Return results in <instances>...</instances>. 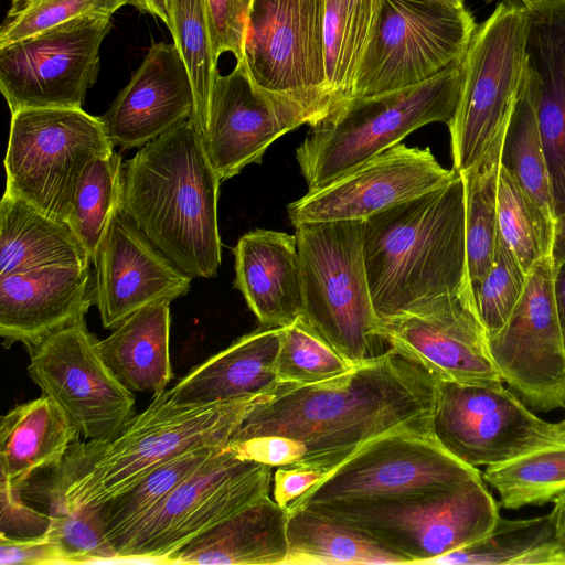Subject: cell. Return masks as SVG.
Returning <instances> with one entry per match:
<instances>
[{
  "label": "cell",
  "mask_w": 565,
  "mask_h": 565,
  "mask_svg": "<svg viewBox=\"0 0 565 565\" xmlns=\"http://www.w3.org/2000/svg\"><path fill=\"white\" fill-rule=\"evenodd\" d=\"M561 431L562 440L565 443V418L557 423Z\"/></svg>",
  "instance_id": "11a10c76"
},
{
  "label": "cell",
  "mask_w": 565,
  "mask_h": 565,
  "mask_svg": "<svg viewBox=\"0 0 565 565\" xmlns=\"http://www.w3.org/2000/svg\"><path fill=\"white\" fill-rule=\"evenodd\" d=\"M551 256L535 263L507 322L488 335L500 376L532 411L565 408V337L553 290Z\"/></svg>",
  "instance_id": "e0dca14e"
},
{
  "label": "cell",
  "mask_w": 565,
  "mask_h": 565,
  "mask_svg": "<svg viewBox=\"0 0 565 565\" xmlns=\"http://www.w3.org/2000/svg\"><path fill=\"white\" fill-rule=\"evenodd\" d=\"M46 533L58 543L68 564L119 562L106 537L97 507H81L67 512L50 511Z\"/></svg>",
  "instance_id": "7bdbcfd3"
},
{
  "label": "cell",
  "mask_w": 565,
  "mask_h": 565,
  "mask_svg": "<svg viewBox=\"0 0 565 565\" xmlns=\"http://www.w3.org/2000/svg\"><path fill=\"white\" fill-rule=\"evenodd\" d=\"M482 477L433 434L399 430L358 449L287 510L324 503H367L455 487Z\"/></svg>",
  "instance_id": "4fadbf2b"
},
{
  "label": "cell",
  "mask_w": 565,
  "mask_h": 565,
  "mask_svg": "<svg viewBox=\"0 0 565 565\" xmlns=\"http://www.w3.org/2000/svg\"><path fill=\"white\" fill-rule=\"evenodd\" d=\"M95 305L115 329L137 310L188 294L192 277L170 260L127 216L114 214L93 258Z\"/></svg>",
  "instance_id": "44dd1931"
},
{
  "label": "cell",
  "mask_w": 565,
  "mask_h": 565,
  "mask_svg": "<svg viewBox=\"0 0 565 565\" xmlns=\"http://www.w3.org/2000/svg\"><path fill=\"white\" fill-rule=\"evenodd\" d=\"M287 511L268 495L172 554L167 564H284Z\"/></svg>",
  "instance_id": "4316f807"
},
{
  "label": "cell",
  "mask_w": 565,
  "mask_h": 565,
  "mask_svg": "<svg viewBox=\"0 0 565 565\" xmlns=\"http://www.w3.org/2000/svg\"><path fill=\"white\" fill-rule=\"evenodd\" d=\"M499 507L480 477L392 500L305 508L369 535L401 555L406 564H429L487 536L500 518Z\"/></svg>",
  "instance_id": "52a82bcc"
},
{
  "label": "cell",
  "mask_w": 565,
  "mask_h": 565,
  "mask_svg": "<svg viewBox=\"0 0 565 565\" xmlns=\"http://www.w3.org/2000/svg\"><path fill=\"white\" fill-rule=\"evenodd\" d=\"M482 478L498 492L504 509L554 502L565 494V443L489 466Z\"/></svg>",
  "instance_id": "836d02e7"
},
{
  "label": "cell",
  "mask_w": 565,
  "mask_h": 565,
  "mask_svg": "<svg viewBox=\"0 0 565 565\" xmlns=\"http://www.w3.org/2000/svg\"><path fill=\"white\" fill-rule=\"evenodd\" d=\"M274 391L200 407L174 405L164 391L116 436L74 441L41 482L40 494L50 511L99 507L183 451L227 446L249 411Z\"/></svg>",
  "instance_id": "7a4b0ae2"
},
{
  "label": "cell",
  "mask_w": 565,
  "mask_h": 565,
  "mask_svg": "<svg viewBox=\"0 0 565 565\" xmlns=\"http://www.w3.org/2000/svg\"><path fill=\"white\" fill-rule=\"evenodd\" d=\"M284 331L285 327L262 326L241 337L167 388L168 399L182 407H200L276 390Z\"/></svg>",
  "instance_id": "d4e9b609"
},
{
  "label": "cell",
  "mask_w": 565,
  "mask_h": 565,
  "mask_svg": "<svg viewBox=\"0 0 565 565\" xmlns=\"http://www.w3.org/2000/svg\"><path fill=\"white\" fill-rule=\"evenodd\" d=\"M273 467L226 448L111 542L119 562L167 564L192 541L270 492Z\"/></svg>",
  "instance_id": "30bf717a"
},
{
  "label": "cell",
  "mask_w": 565,
  "mask_h": 565,
  "mask_svg": "<svg viewBox=\"0 0 565 565\" xmlns=\"http://www.w3.org/2000/svg\"><path fill=\"white\" fill-rule=\"evenodd\" d=\"M501 147L466 172V254L473 296L488 273L498 242L497 177Z\"/></svg>",
  "instance_id": "8d00e7d4"
},
{
  "label": "cell",
  "mask_w": 565,
  "mask_h": 565,
  "mask_svg": "<svg viewBox=\"0 0 565 565\" xmlns=\"http://www.w3.org/2000/svg\"><path fill=\"white\" fill-rule=\"evenodd\" d=\"M79 437L49 396L17 405L0 420V478L21 491L34 472L58 466Z\"/></svg>",
  "instance_id": "83f0119b"
},
{
  "label": "cell",
  "mask_w": 565,
  "mask_h": 565,
  "mask_svg": "<svg viewBox=\"0 0 565 565\" xmlns=\"http://www.w3.org/2000/svg\"><path fill=\"white\" fill-rule=\"evenodd\" d=\"M551 258L554 267L565 262V213L554 222Z\"/></svg>",
  "instance_id": "f5cc1de1"
},
{
  "label": "cell",
  "mask_w": 565,
  "mask_h": 565,
  "mask_svg": "<svg viewBox=\"0 0 565 565\" xmlns=\"http://www.w3.org/2000/svg\"><path fill=\"white\" fill-rule=\"evenodd\" d=\"M111 17L71 19L0 46V90L12 113L82 108L96 83Z\"/></svg>",
  "instance_id": "5bb4252c"
},
{
  "label": "cell",
  "mask_w": 565,
  "mask_h": 565,
  "mask_svg": "<svg viewBox=\"0 0 565 565\" xmlns=\"http://www.w3.org/2000/svg\"><path fill=\"white\" fill-rule=\"evenodd\" d=\"M225 448L226 446H202L183 451L160 465L126 492L97 507L109 542L136 525L181 482Z\"/></svg>",
  "instance_id": "d6a6232c"
},
{
  "label": "cell",
  "mask_w": 565,
  "mask_h": 565,
  "mask_svg": "<svg viewBox=\"0 0 565 565\" xmlns=\"http://www.w3.org/2000/svg\"><path fill=\"white\" fill-rule=\"evenodd\" d=\"M463 77L462 60L425 83L335 103L310 125L296 149L309 191L332 182L427 124L448 126L460 102Z\"/></svg>",
  "instance_id": "5b68a950"
},
{
  "label": "cell",
  "mask_w": 565,
  "mask_h": 565,
  "mask_svg": "<svg viewBox=\"0 0 565 565\" xmlns=\"http://www.w3.org/2000/svg\"><path fill=\"white\" fill-rule=\"evenodd\" d=\"M328 475L322 470L291 465L277 467L274 472V500L286 509Z\"/></svg>",
  "instance_id": "c3c4849f"
},
{
  "label": "cell",
  "mask_w": 565,
  "mask_h": 565,
  "mask_svg": "<svg viewBox=\"0 0 565 565\" xmlns=\"http://www.w3.org/2000/svg\"><path fill=\"white\" fill-rule=\"evenodd\" d=\"M363 254L379 320L440 296H473L463 175L364 220Z\"/></svg>",
  "instance_id": "277c9868"
},
{
  "label": "cell",
  "mask_w": 565,
  "mask_h": 565,
  "mask_svg": "<svg viewBox=\"0 0 565 565\" xmlns=\"http://www.w3.org/2000/svg\"><path fill=\"white\" fill-rule=\"evenodd\" d=\"M500 163L554 224L555 212L546 158L524 76L503 136Z\"/></svg>",
  "instance_id": "d590c367"
},
{
  "label": "cell",
  "mask_w": 565,
  "mask_h": 565,
  "mask_svg": "<svg viewBox=\"0 0 565 565\" xmlns=\"http://www.w3.org/2000/svg\"><path fill=\"white\" fill-rule=\"evenodd\" d=\"M0 564H68L58 545L46 532L34 536L0 533Z\"/></svg>",
  "instance_id": "bcb514c9"
},
{
  "label": "cell",
  "mask_w": 565,
  "mask_h": 565,
  "mask_svg": "<svg viewBox=\"0 0 565 565\" xmlns=\"http://www.w3.org/2000/svg\"><path fill=\"white\" fill-rule=\"evenodd\" d=\"M85 318L28 348L26 371L85 440L116 436L136 415L135 395L104 362Z\"/></svg>",
  "instance_id": "9a60e30c"
},
{
  "label": "cell",
  "mask_w": 565,
  "mask_h": 565,
  "mask_svg": "<svg viewBox=\"0 0 565 565\" xmlns=\"http://www.w3.org/2000/svg\"><path fill=\"white\" fill-rule=\"evenodd\" d=\"M302 319L353 365L388 349L380 333L364 263V220L295 227Z\"/></svg>",
  "instance_id": "8992f818"
},
{
  "label": "cell",
  "mask_w": 565,
  "mask_h": 565,
  "mask_svg": "<svg viewBox=\"0 0 565 565\" xmlns=\"http://www.w3.org/2000/svg\"><path fill=\"white\" fill-rule=\"evenodd\" d=\"M354 367L302 317L285 327L276 359L280 384H316L347 374Z\"/></svg>",
  "instance_id": "ab89813d"
},
{
  "label": "cell",
  "mask_w": 565,
  "mask_h": 565,
  "mask_svg": "<svg viewBox=\"0 0 565 565\" xmlns=\"http://www.w3.org/2000/svg\"><path fill=\"white\" fill-rule=\"evenodd\" d=\"M497 217L500 238L526 275L537 260L551 256L554 224L501 163L497 177Z\"/></svg>",
  "instance_id": "f35d334b"
},
{
  "label": "cell",
  "mask_w": 565,
  "mask_h": 565,
  "mask_svg": "<svg viewBox=\"0 0 565 565\" xmlns=\"http://www.w3.org/2000/svg\"><path fill=\"white\" fill-rule=\"evenodd\" d=\"M253 0H205L215 56L232 53L244 60V42Z\"/></svg>",
  "instance_id": "ee69618b"
},
{
  "label": "cell",
  "mask_w": 565,
  "mask_h": 565,
  "mask_svg": "<svg viewBox=\"0 0 565 565\" xmlns=\"http://www.w3.org/2000/svg\"><path fill=\"white\" fill-rule=\"evenodd\" d=\"M527 10L501 2L479 26L466 52L460 102L448 125L452 169L480 164L503 141L525 67Z\"/></svg>",
  "instance_id": "ba28073f"
},
{
  "label": "cell",
  "mask_w": 565,
  "mask_h": 565,
  "mask_svg": "<svg viewBox=\"0 0 565 565\" xmlns=\"http://www.w3.org/2000/svg\"><path fill=\"white\" fill-rule=\"evenodd\" d=\"M476 28L465 7L440 0H383L351 97L436 77L463 60Z\"/></svg>",
  "instance_id": "8fae6325"
},
{
  "label": "cell",
  "mask_w": 565,
  "mask_h": 565,
  "mask_svg": "<svg viewBox=\"0 0 565 565\" xmlns=\"http://www.w3.org/2000/svg\"><path fill=\"white\" fill-rule=\"evenodd\" d=\"M227 449L243 460L273 468L298 465L306 455L305 447L298 440L281 435H262L232 441Z\"/></svg>",
  "instance_id": "f6af8a7d"
},
{
  "label": "cell",
  "mask_w": 565,
  "mask_h": 565,
  "mask_svg": "<svg viewBox=\"0 0 565 565\" xmlns=\"http://www.w3.org/2000/svg\"><path fill=\"white\" fill-rule=\"evenodd\" d=\"M456 7H465L463 0H440Z\"/></svg>",
  "instance_id": "9f6ffc18"
},
{
  "label": "cell",
  "mask_w": 565,
  "mask_h": 565,
  "mask_svg": "<svg viewBox=\"0 0 565 565\" xmlns=\"http://www.w3.org/2000/svg\"><path fill=\"white\" fill-rule=\"evenodd\" d=\"M380 333L438 381L503 383L471 294H451L379 320Z\"/></svg>",
  "instance_id": "ac0fdd59"
},
{
  "label": "cell",
  "mask_w": 565,
  "mask_h": 565,
  "mask_svg": "<svg viewBox=\"0 0 565 565\" xmlns=\"http://www.w3.org/2000/svg\"><path fill=\"white\" fill-rule=\"evenodd\" d=\"M220 180L189 118L124 164L122 211L192 278L216 276L222 259Z\"/></svg>",
  "instance_id": "3957f363"
},
{
  "label": "cell",
  "mask_w": 565,
  "mask_h": 565,
  "mask_svg": "<svg viewBox=\"0 0 565 565\" xmlns=\"http://www.w3.org/2000/svg\"><path fill=\"white\" fill-rule=\"evenodd\" d=\"M556 541L553 511L522 520L501 516L483 539L429 562L439 565L550 564Z\"/></svg>",
  "instance_id": "1f68e13d"
},
{
  "label": "cell",
  "mask_w": 565,
  "mask_h": 565,
  "mask_svg": "<svg viewBox=\"0 0 565 565\" xmlns=\"http://www.w3.org/2000/svg\"><path fill=\"white\" fill-rule=\"evenodd\" d=\"M234 287L263 327H287L302 315V286L296 236L256 228L233 248Z\"/></svg>",
  "instance_id": "484cf974"
},
{
  "label": "cell",
  "mask_w": 565,
  "mask_h": 565,
  "mask_svg": "<svg viewBox=\"0 0 565 565\" xmlns=\"http://www.w3.org/2000/svg\"><path fill=\"white\" fill-rule=\"evenodd\" d=\"M170 302L146 306L99 340L106 365L130 391L163 393L172 379Z\"/></svg>",
  "instance_id": "f546056e"
},
{
  "label": "cell",
  "mask_w": 565,
  "mask_h": 565,
  "mask_svg": "<svg viewBox=\"0 0 565 565\" xmlns=\"http://www.w3.org/2000/svg\"><path fill=\"white\" fill-rule=\"evenodd\" d=\"M557 500H561L563 502H565V494H563L561 498H558ZM556 501V500H555Z\"/></svg>",
  "instance_id": "6f0895ef"
},
{
  "label": "cell",
  "mask_w": 565,
  "mask_h": 565,
  "mask_svg": "<svg viewBox=\"0 0 565 565\" xmlns=\"http://www.w3.org/2000/svg\"><path fill=\"white\" fill-rule=\"evenodd\" d=\"M526 10L524 83L546 158L556 218L565 213V1Z\"/></svg>",
  "instance_id": "603a6c76"
},
{
  "label": "cell",
  "mask_w": 565,
  "mask_h": 565,
  "mask_svg": "<svg viewBox=\"0 0 565 565\" xmlns=\"http://www.w3.org/2000/svg\"><path fill=\"white\" fill-rule=\"evenodd\" d=\"M21 491L13 490L0 478L1 533L13 536H34L47 531L50 513L39 512L21 500Z\"/></svg>",
  "instance_id": "7dc6e473"
},
{
  "label": "cell",
  "mask_w": 565,
  "mask_h": 565,
  "mask_svg": "<svg viewBox=\"0 0 565 565\" xmlns=\"http://www.w3.org/2000/svg\"><path fill=\"white\" fill-rule=\"evenodd\" d=\"M287 540L282 565L406 564L369 535L310 508L287 511Z\"/></svg>",
  "instance_id": "4dcf8cb0"
},
{
  "label": "cell",
  "mask_w": 565,
  "mask_h": 565,
  "mask_svg": "<svg viewBox=\"0 0 565 565\" xmlns=\"http://www.w3.org/2000/svg\"><path fill=\"white\" fill-rule=\"evenodd\" d=\"M327 0H253L244 61L254 82L278 93L329 92Z\"/></svg>",
  "instance_id": "ffe728a7"
},
{
  "label": "cell",
  "mask_w": 565,
  "mask_h": 565,
  "mask_svg": "<svg viewBox=\"0 0 565 565\" xmlns=\"http://www.w3.org/2000/svg\"><path fill=\"white\" fill-rule=\"evenodd\" d=\"M194 107L190 75L177 46L154 42L100 118L114 145L132 149L191 118Z\"/></svg>",
  "instance_id": "7402d4cb"
},
{
  "label": "cell",
  "mask_w": 565,
  "mask_h": 565,
  "mask_svg": "<svg viewBox=\"0 0 565 565\" xmlns=\"http://www.w3.org/2000/svg\"><path fill=\"white\" fill-rule=\"evenodd\" d=\"M437 382L420 364L390 348L332 380L279 384L249 411L230 443L262 435L290 437L306 450L298 465L329 475L383 435L433 434Z\"/></svg>",
  "instance_id": "6da1fadb"
},
{
  "label": "cell",
  "mask_w": 565,
  "mask_h": 565,
  "mask_svg": "<svg viewBox=\"0 0 565 565\" xmlns=\"http://www.w3.org/2000/svg\"><path fill=\"white\" fill-rule=\"evenodd\" d=\"M90 264L88 252L65 221L4 190L0 202V276Z\"/></svg>",
  "instance_id": "f1b7e54d"
},
{
  "label": "cell",
  "mask_w": 565,
  "mask_h": 565,
  "mask_svg": "<svg viewBox=\"0 0 565 565\" xmlns=\"http://www.w3.org/2000/svg\"><path fill=\"white\" fill-rule=\"evenodd\" d=\"M337 100L329 92L278 93L257 85L244 60L232 72L217 73L202 135L207 157L221 181L260 163L282 135L323 118Z\"/></svg>",
  "instance_id": "7c38bea8"
},
{
  "label": "cell",
  "mask_w": 565,
  "mask_h": 565,
  "mask_svg": "<svg viewBox=\"0 0 565 565\" xmlns=\"http://www.w3.org/2000/svg\"><path fill=\"white\" fill-rule=\"evenodd\" d=\"M526 278L527 275L498 235L492 264L475 295L488 335L507 322L524 291Z\"/></svg>",
  "instance_id": "b9f144b4"
},
{
  "label": "cell",
  "mask_w": 565,
  "mask_h": 565,
  "mask_svg": "<svg viewBox=\"0 0 565 565\" xmlns=\"http://www.w3.org/2000/svg\"><path fill=\"white\" fill-rule=\"evenodd\" d=\"M553 290L559 323L565 337V262L554 267Z\"/></svg>",
  "instance_id": "816d5d0a"
},
{
  "label": "cell",
  "mask_w": 565,
  "mask_h": 565,
  "mask_svg": "<svg viewBox=\"0 0 565 565\" xmlns=\"http://www.w3.org/2000/svg\"><path fill=\"white\" fill-rule=\"evenodd\" d=\"M128 0H11L2 21L0 46L85 15L111 17Z\"/></svg>",
  "instance_id": "60d3db41"
},
{
  "label": "cell",
  "mask_w": 565,
  "mask_h": 565,
  "mask_svg": "<svg viewBox=\"0 0 565 565\" xmlns=\"http://www.w3.org/2000/svg\"><path fill=\"white\" fill-rule=\"evenodd\" d=\"M433 434L451 455L476 468L564 443L557 423L535 415L503 383L438 381Z\"/></svg>",
  "instance_id": "2e32d148"
},
{
  "label": "cell",
  "mask_w": 565,
  "mask_h": 565,
  "mask_svg": "<svg viewBox=\"0 0 565 565\" xmlns=\"http://www.w3.org/2000/svg\"><path fill=\"white\" fill-rule=\"evenodd\" d=\"M124 163L113 151L90 160L83 170L66 223L88 252L96 249L116 211L122 205Z\"/></svg>",
  "instance_id": "e575fe53"
},
{
  "label": "cell",
  "mask_w": 565,
  "mask_h": 565,
  "mask_svg": "<svg viewBox=\"0 0 565 565\" xmlns=\"http://www.w3.org/2000/svg\"><path fill=\"white\" fill-rule=\"evenodd\" d=\"M95 303L90 266H50L0 276V335L26 348L72 324Z\"/></svg>",
  "instance_id": "cb8c5ba5"
},
{
  "label": "cell",
  "mask_w": 565,
  "mask_h": 565,
  "mask_svg": "<svg viewBox=\"0 0 565 565\" xmlns=\"http://www.w3.org/2000/svg\"><path fill=\"white\" fill-rule=\"evenodd\" d=\"M100 117L82 108H28L11 114L6 189L65 221L87 163L114 151Z\"/></svg>",
  "instance_id": "9c48e42d"
},
{
  "label": "cell",
  "mask_w": 565,
  "mask_h": 565,
  "mask_svg": "<svg viewBox=\"0 0 565 565\" xmlns=\"http://www.w3.org/2000/svg\"><path fill=\"white\" fill-rule=\"evenodd\" d=\"M429 147L397 143L287 206L291 224L366 220L451 181Z\"/></svg>",
  "instance_id": "d6986e66"
},
{
  "label": "cell",
  "mask_w": 565,
  "mask_h": 565,
  "mask_svg": "<svg viewBox=\"0 0 565 565\" xmlns=\"http://www.w3.org/2000/svg\"><path fill=\"white\" fill-rule=\"evenodd\" d=\"M552 511L555 516L556 541L550 564L565 565V502L554 501Z\"/></svg>",
  "instance_id": "681fc988"
},
{
  "label": "cell",
  "mask_w": 565,
  "mask_h": 565,
  "mask_svg": "<svg viewBox=\"0 0 565 565\" xmlns=\"http://www.w3.org/2000/svg\"><path fill=\"white\" fill-rule=\"evenodd\" d=\"M526 8L536 7L545 3L559 2L565 0H520Z\"/></svg>",
  "instance_id": "db71d44e"
},
{
  "label": "cell",
  "mask_w": 565,
  "mask_h": 565,
  "mask_svg": "<svg viewBox=\"0 0 565 565\" xmlns=\"http://www.w3.org/2000/svg\"><path fill=\"white\" fill-rule=\"evenodd\" d=\"M173 43L186 66L195 107L190 118L203 135L211 90L218 73L205 0H170Z\"/></svg>",
  "instance_id": "74e56055"
},
{
  "label": "cell",
  "mask_w": 565,
  "mask_h": 565,
  "mask_svg": "<svg viewBox=\"0 0 565 565\" xmlns=\"http://www.w3.org/2000/svg\"><path fill=\"white\" fill-rule=\"evenodd\" d=\"M128 4L135 7L140 12L159 18L170 29V0H128Z\"/></svg>",
  "instance_id": "f907efd6"
}]
</instances>
